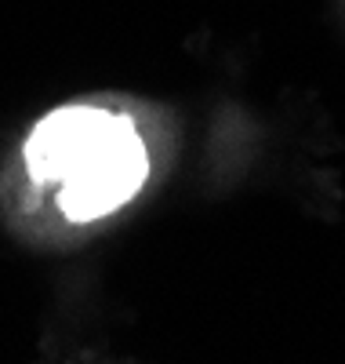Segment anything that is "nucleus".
Masks as SVG:
<instances>
[{"mask_svg":"<svg viewBox=\"0 0 345 364\" xmlns=\"http://www.w3.org/2000/svg\"><path fill=\"white\" fill-rule=\"evenodd\" d=\"M116 117L120 113H106L99 106H62L48 113L26 139V164L33 182L62 186L70 175H77L109 139Z\"/></svg>","mask_w":345,"mask_h":364,"instance_id":"obj_2","label":"nucleus"},{"mask_svg":"<svg viewBox=\"0 0 345 364\" xmlns=\"http://www.w3.org/2000/svg\"><path fill=\"white\" fill-rule=\"evenodd\" d=\"M149 175V154L146 142L138 139L135 124L128 117H116V128L109 139L99 146V154L91 157L77 175L62 182L58 204L73 223H91L102 219L120 204H128Z\"/></svg>","mask_w":345,"mask_h":364,"instance_id":"obj_1","label":"nucleus"}]
</instances>
